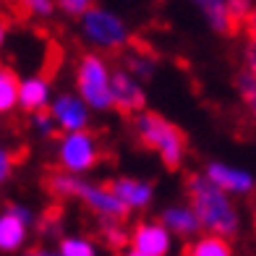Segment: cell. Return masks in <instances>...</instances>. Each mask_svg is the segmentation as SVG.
Listing matches in <instances>:
<instances>
[{
    "mask_svg": "<svg viewBox=\"0 0 256 256\" xmlns=\"http://www.w3.org/2000/svg\"><path fill=\"white\" fill-rule=\"evenodd\" d=\"M188 206L194 209L199 228L209 236L220 238H236L240 232V209L232 196L214 188L202 172L188 178Z\"/></svg>",
    "mask_w": 256,
    "mask_h": 256,
    "instance_id": "obj_1",
    "label": "cell"
},
{
    "mask_svg": "<svg viewBox=\"0 0 256 256\" xmlns=\"http://www.w3.org/2000/svg\"><path fill=\"white\" fill-rule=\"evenodd\" d=\"M48 188L58 199H78L94 217L102 222H123L128 209L115 199V194L102 183H92L84 176H68V172H52L48 178Z\"/></svg>",
    "mask_w": 256,
    "mask_h": 256,
    "instance_id": "obj_2",
    "label": "cell"
},
{
    "mask_svg": "<svg viewBox=\"0 0 256 256\" xmlns=\"http://www.w3.org/2000/svg\"><path fill=\"white\" fill-rule=\"evenodd\" d=\"M134 134L146 146L149 152H154L160 162L168 170H180L186 162V152H188V142L180 128L168 120L165 115L152 112V110H142L134 115Z\"/></svg>",
    "mask_w": 256,
    "mask_h": 256,
    "instance_id": "obj_3",
    "label": "cell"
},
{
    "mask_svg": "<svg viewBox=\"0 0 256 256\" xmlns=\"http://www.w3.org/2000/svg\"><path fill=\"white\" fill-rule=\"evenodd\" d=\"M78 34L92 52H115L123 50L128 40H131V29H128L126 18L115 14L112 8L92 6L84 16H78Z\"/></svg>",
    "mask_w": 256,
    "mask_h": 256,
    "instance_id": "obj_4",
    "label": "cell"
},
{
    "mask_svg": "<svg viewBox=\"0 0 256 256\" xmlns=\"http://www.w3.org/2000/svg\"><path fill=\"white\" fill-rule=\"evenodd\" d=\"M110 78L112 68L100 52H84L76 63V94L92 112L112 110L110 102Z\"/></svg>",
    "mask_w": 256,
    "mask_h": 256,
    "instance_id": "obj_5",
    "label": "cell"
},
{
    "mask_svg": "<svg viewBox=\"0 0 256 256\" xmlns=\"http://www.w3.org/2000/svg\"><path fill=\"white\" fill-rule=\"evenodd\" d=\"M55 160L60 172L68 176H86L92 172L100 160H102V146L100 138L86 128V131H74V134H60L55 144Z\"/></svg>",
    "mask_w": 256,
    "mask_h": 256,
    "instance_id": "obj_6",
    "label": "cell"
},
{
    "mask_svg": "<svg viewBox=\"0 0 256 256\" xmlns=\"http://www.w3.org/2000/svg\"><path fill=\"white\" fill-rule=\"evenodd\" d=\"M34 212L26 204H8L0 209V254H18L29 240Z\"/></svg>",
    "mask_w": 256,
    "mask_h": 256,
    "instance_id": "obj_7",
    "label": "cell"
},
{
    "mask_svg": "<svg viewBox=\"0 0 256 256\" xmlns=\"http://www.w3.org/2000/svg\"><path fill=\"white\" fill-rule=\"evenodd\" d=\"M48 115L55 123L58 134H74V131H86L92 123V110L86 108L76 92H60L52 94L48 104Z\"/></svg>",
    "mask_w": 256,
    "mask_h": 256,
    "instance_id": "obj_8",
    "label": "cell"
},
{
    "mask_svg": "<svg viewBox=\"0 0 256 256\" xmlns=\"http://www.w3.org/2000/svg\"><path fill=\"white\" fill-rule=\"evenodd\" d=\"M128 248H134L144 256H172L176 238L165 230L160 220H142L128 232Z\"/></svg>",
    "mask_w": 256,
    "mask_h": 256,
    "instance_id": "obj_9",
    "label": "cell"
},
{
    "mask_svg": "<svg viewBox=\"0 0 256 256\" xmlns=\"http://www.w3.org/2000/svg\"><path fill=\"white\" fill-rule=\"evenodd\" d=\"M202 176L214 186V188L225 191L228 196H251L254 194V186H256V178L254 172L240 168V165H230V162H222V160H214L204 168Z\"/></svg>",
    "mask_w": 256,
    "mask_h": 256,
    "instance_id": "obj_10",
    "label": "cell"
},
{
    "mask_svg": "<svg viewBox=\"0 0 256 256\" xmlns=\"http://www.w3.org/2000/svg\"><path fill=\"white\" fill-rule=\"evenodd\" d=\"M110 102L120 112L136 115L146 110V92L142 86V81L134 78L126 68H120V71H112V78H110Z\"/></svg>",
    "mask_w": 256,
    "mask_h": 256,
    "instance_id": "obj_11",
    "label": "cell"
},
{
    "mask_svg": "<svg viewBox=\"0 0 256 256\" xmlns=\"http://www.w3.org/2000/svg\"><path fill=\"white\" fill-rule=\"evenodd\" d=\"M108 188L115 194V199L128 209V214L144 212V209H149L154 202V186L144 178H136V176H118Z\"/></svg>",
    "mask_w": 256,
    "mask_h": 256,
    "instance_id": "obj_12",
    "label": "cell"
},
{
    "mask_svg": "<svg viewBox=\"0 0 256 256\" xmlns=\"http://www.w3.org/2000/svg\"><path fill=\"white\" fill-rule=\"evenodd\" d=\"M52 100V81L44 74H32L18 78V108L26 112H42L48 110Z\"/></svg>",
    "mask_w": 256,
    "mask_h": 256,
    "instance_id": "obj_13",
    "label": "cell"
},
{
    "mask_svg": "<svg viewBox=\"0 0 256 256\" xmlns=\"http://www.w3.org/2000/svg\"><path fill=\"white\" fill-rule=\"evenodd\" d=\"M160 222L165 225V230L170 232L172 238L191 240V238H196L202 232L199 220H196L194 209L188 204H170V206H165L162 214H160Z\"/></svg>",
    "mask_w": 256,
    "mask_h": 256,
    "instance_id": "obj_14",
    "label": "cell"
},
{
    "mask_svg": "<svg viewBox=\"0 0 256 256\" xmlns=\"http://www.w3.org/2000/svg\"><path fill=\"white\" fill-rule=\"evenodd\" d=\"M183 256H236V251H232V243L228 238L199 232V236L191 238L188 246L183 248Z\"/></svg>",
    "mask_w": 256,
    "mask_h": 256,
    "instance_id": "obj_15",
    "label": "cell"
},
{
    "mask_svg": "<svg viewBox=\"0 0 256 256\" xmlns=\"http://www.w3.org/2000/svg\"><path fill=\"white\" fill-rule=\"evenodd\" d=\"M199 8V14L204 16V21L209 24V29L217 32V34H228L232 29V24L228 21L225 14V0H188Z\"/></svg>",
    "mask_w": 256,
    "mask_h": 256,
    "instance_id": "obj_16",
    "label": "cell"
},
{
    "mask_svg": "<svg viewBox=\"0 0 256 256\" xmlns=\"http://www.w3.org/2000/svg\"><path fill=\"white\" fill-rule=\"evenodd\" d=\"M18 110V76L14 68L0 66V118Z\"/></svg>",
    "mask_w": 256,
    "mask_h": 256,
    "instance_id": "obj_17",
    "label": "cell"
},
{
    "mask_svg": "<svg viewBox=\"0 0 256 256\" xmlns=\"http://www.w3.org/2000/svg\"><path fill=\"white\" fill-rule=\"evenodd\" d=\"M58 256H100V248L89 236H63L58 243Z\"/></svg>",
    "mask_w": 256,
    "mask_h": 256,
    "instance_id": "obj_18",
    "label": "cell"
},
{
    "mask_svg": "<svg viewBox=\"0 0 256 256\" xmlns=\"http://www.w3.org/2000/svg\"><path fill=\"white\" fill-rule=\"evenodd\" d=\"M236 89L243 97V102L254 108V102H256V74H254V68H240L238 76H236Z\"/></svg>",
    "mask_w": 256,
    "mask_h": 256,
    "instance_id": "obj_19",
    "label": "cell"
},
{
    "mask_svg": "<svg viewBox=\"0 0 256 256\" xmlns=\"http://www.w3.org/2000/svg\"><path fill=\"white\" fill-rule=\"evenodd\" d=\"M225 14L230 24H243L254 16V0H225Z\"/></svg>",
    "mask_w": 256,
    "mask_h": 256,
    "instance_id": "obj_20",
    "label": "cell"
},
{
    "mask_svg": "<svg viewBox=\"0 0 256 256\" xmlns=\"http://www.w3.org/2000/svg\"><path fill=\"white\" fill-rule=\"evenodd\" d=\"M126 71L131 74L134 78H138V81L152 78L154 76V60H152V58H146V55H131V58H128V63H126Z\"/></svg>",
    "mask_w": 256,
    "mask_h": 256,
    "instance_id": "obj_21",
    "label": "cell"
},
{
    "mask_svg": "<svg viewBox=\"0 0 256 256\" xmlns=\"http://www.w3.org/2000/svg\"><path fill=\"white\" fill-rule=\"evenodd\" d=\"M102 236H104V243L110 248H126L128 246V232L120 222H102Z\"/></svg>",
    "mask_w": 256,
    "mask_h": 256,
    "instance_id": "obj_22",
    "label": "cell"
},
{
    "mask_svg": "<svg viewBox=\"0 0 256 256\" xmlns=\"http://www.w3.org/2000/svg\"><path fill=\"white\" fill-rule=\"evenodd\" d=\"M21 8H24L32 18H50L58 10L55 0H21Z\"/></svg>",
    "mask_w": 256,
    "mask_h": 256,
    "instance_id": "obj_23",
    "label": "cell"
},
{
    "mask_svg": "<svg viewBox=\"0 0 256 256\" xmlns=\"http://www.w3.org/2000/svg\"><path fill=\"white\" fill-rule=\"evenodd\" d=\"M92 6H94V0H55V8H60L66 16H74V18L84 16Z\"/></svg>",
    "mask_w": 256,
    "mask_h": 256,
    "instance_id": "obj_24",
    "label": "cell"
},
{
    "mask_svg": "<svg viewBox=\"0 0 256 256\" xmlns=\"http://www.w3.org/2000/svg\"><path fill=\"white\" fill-rule=\"evenodd\" d=\"M32 126H34V131H37L42 138H52L58 131H55V123L52 118L48 115V110H42V112H34L32 115Z\"/></svg>",
    "mask_w": 256,
    "mask_h": 256,
    "instance_id": "obj_25",
    "label": "cell"
},
{
    "mask_svg": "<svg viewBox=\"0 0 256 256\" xmlns=\"http://www.w3.org/2000/svg\"><path fill=\"white\" fill-rule=\"evenodd\" d=\"M16 170V154L8 146H0V186H6Z\"/></svg>",
    "mask_w": 256,
    "mask_h": 256,
    "instance_id": "obj_26",
    "label": "cell"
},
{
    "mask_svg": "<svg viewBox=\"0 0 256 256\" xmlns=\"http://www.w3.org/2000/svg\"><path fill=\"white\" fill-rule=\"evenodd\" d=\"M6 40H8V29H6V24L0 21V48L6 44Z\"/></svg>",
    "mask_w": 256,
    "mask_h": 256,
    "instance_id": "obj_27",
    "label": "cell"
},
{
    "mask_svg": "<svg viewBox=\"0 0 256 256\" xmlns=\"http://www.w3.org/2000/svg\"><path fill=\"white\" fill-rule=\"evenodd\" d=\"M120 256H144V254H138V251H134V248H128V246H126V248L120 251Z\"/></svg>",
    "mask_w": 256,
    "mask_h": 256,
    "instance_id": "obj_28",
    "label": "cell"
},
{
    "mask_svg": "<svg viewBox=\"0 0 256 256\" xmlns=\"http://www.w3.org/2000/svg\"><path fill=\"white\" fill-rule=\"evenodd\" d=\"M24 256H44V251L42 248H29V251H24Z\"/></svg>",
    "mask_w": 256,
    "mask_h": 256,
    "instance_id": "obj_29",
    "label": "cell"
},
{
    "mask_svg": "<svg viewBox=\"0 0 256 256\" xmlns=\"http://www.w3.org/2000/svg\"><path fill=\"white\" fill-rule=\"evenodd\" d=\"M44 256H58V251H44Z\"/></svg>",
    "mask_w": 256,
    "mask_h": 256,
    "instance_id": "obj_30",
    "label": "cell"
},
{
    "mask_svg": "<svg viewBox=\"0 0 256 256\" xmlns=\"http://www.w3.org/2000/svg\"><path fill=\"white\" fill-rule=\"evenodd\" d=\"M0 8H3V0H0Z\"/></svg>",
    "mask_w": 256,
    "mask_h": 256,
    "instance_id": "obj_31",
    "label": "cell"
}]
</instances>
